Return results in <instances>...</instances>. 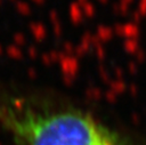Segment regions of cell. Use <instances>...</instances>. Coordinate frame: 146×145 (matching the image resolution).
I'll use <instances>...</instances> for the list:
<instances>
[{
  "label": "cell",
  "mask_w": 146,
  "mask_h": 145,
  "mask_svg": "<svg viewBox=\"0 0 146 145\" xmlns=\"http://www.w3.org/2000/svg\"><path fill=\"white\" fill-rule=\"evenodd\" d=\"M0 128L15 145H136L88 111L6 88H0Z\"/></svg>",
  "instance_id": "1"
}]
</instances>
